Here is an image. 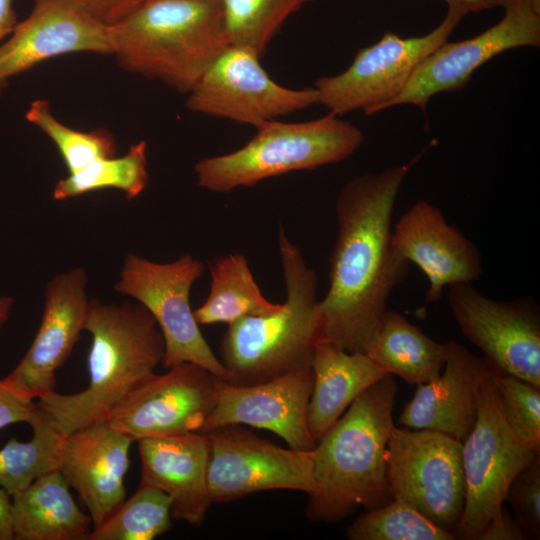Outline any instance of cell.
Wrapping results in <instances>:
<instances>
[{"label": "cell", "instance_id": "39", "mask_svg": "<svg viewBox=\"0 0 540 540\" xmlns=\"http://www.w3.org/2000/svg\"><path fill=\"white\" fill-rule=\"evenodd\" d=\"M14 1L0 0V43L12 33L18 23Z\"/></svg>", "mask_w": 540, "mask_h": 540}, {"label": "cell", "instance_id": "23", "mask_svg": "<svg viewBox=\"0 0 540 540\" xmlns=\"http://www.w3.org/2000/svg\"><path fill=\"white\" fill-rule=\"evenodd\" d=\"M311 367L307 420L315 444L360 394L389 374L365 353L349 352L324 340L314 348Z\"/></svg>", "mask_w": 540, "mask_h": 540}, {"label": "cell", "instance_id": "22", "mask_svg": "<svg viewBox=\"0 0 540 540\" xmlns=\"http://www.w3.org/2000/svg\"><path fill=\"white\" fill-rule=\"evenodd\" d=\"M140 483L154 486L171 499V517L199 526L212 504L208 490L209 439L189 432L138 440Z\"/></svg>", "mask_w": 540, "mask_h": 540}, {"label": "cell", "instance_id": "33", "mask_svg": "<svg viewBox=\"0 0 540 540\" xmlns=\"http://www.w3.org/2000/svg\"><path fill=\"white\" fill-rule=\"evenodd\" d=\"M495 380L507 425L519 440L540 455V388L497 368Z\"/></svg>", "mask_w": 540, "mask_h": 540}, {"label": "cell", "instance_id": "19", "mask_svg": "<svg viewBox=\"0 0 540 540\" xmlns=\"http://www.w3.org/2000/svg\"><path fill=\"white\" fill-rule=\"evenodd\" d=\"M392 238L402 257L427 277V304L439 301L446 287L472 283L483 273L476 245L427 200L415 202L401 215L393 224Z\"/></svg>", "mask_w": 540, "mask_h": 540}, {"label": "cell", "instance_id": "7", "mask_svg": "<svg viewBox=\"0 0 540 540\" xmlns=\"http://www.w3.org/2000/svg\"><path fill=\"white\" fill-rule=\"evenodd\" d=\"M445 1V17L429 33L402 37L386 32L377 42L358 50L343 72L318 78L313 86L318 104L338 116L353 111L373 115L385 110L404 88L418 64L447 41L470 12L462 2Z\"/></svg>", "mask_w": 540, "mask_h": 540}, {"label": "cell", "instance_id": "31", "mask_svg": "<svg viewBox=\"0 0 540 540\" xmlns=\"http://www.w3.org/2000/svg\"><path fill=\"white\" fill-rule=\"evenodd\" d=\"M25 118L55 144L69 173L117 153L115 138L108 130L98 128L85 132L70 128L53 115L46 100H34Z\"/></svg>", "mask_w": 540, "mask_h": 540}, {"label": "cell", "instance_id": "5", "mask_svg": "<svg viewBox=\"0 0 540 540\" xmlns=\"http://www.w3.org/2000/svg\"><path fill=\"white\" fill-rule=\"evenodd\" d=\"M278 250L286 299L272 314L246 316L229 324L218 357L229 374V383H261L311 364L321 340L316 273L282 227Z\"/></svg>", "mask_w": 540, "mask_h": 540}, {"label": "cell", "instance_id": "37", "mask_svg": "<svg viewBox=\"0 0 540 540\" xmlns=\"http://www.w3.org/2000/svg\"><path fill=\"white\" fill-rule=\"evenodd\" d=\"M477 540H526L524 532L514 516L503 506L492 518Z\"/></svg>", "mask_w": 540, "mask_h": 540}, {"label": "cell", "instance_id": "16", "mask_svg": "<svg viewBox=\"0 0 540 540\" xmlns=\"http://www.w3.org/2000/svg\"><path fill=\"white\" fill-rule=\"evenodd\" d=\"M312 387L311 364L250 385L219 379L215 406L200 433L225 425H248L276 434L290 448L312 450L316 444L307 420Z\"/></svg>", "mask_w": 540, "mask_h": 540}, {"label": "cell", "instance_id": "29", "mask_svg": "<svg viewBox=\"0 0 540 540\" xmlns=\"http://www.w3.org/2000/svg\"><path fill=\"white\" fill-rule=\"evenodd\" d=\"M171 499L162 490L140 483L100 525L93 527L88 540H152L172 525Z\"/></svg>", "mask_w": 540, "mask_h": 540}, {"label": "cell", "instance_id": "12", "mask_svg": "<svg viewBox=\"0 0 540 540\" xmlns=\"http://www.w3.org/2000/svg\"><path fill=\"white\" fill-rule=\"evenodd\" d=\"M205 434L209 439L207 482L212 503L265 490L313 491V449L283 448L237 424Z\"/></svg>", "mask_w": 540, "mask_h": 540}, {"label": "cell", "instance_id": "4", "mask_svg": "<svg viewBox=\"0 0 540 540\" xmlns=\"http://www.w3.org/2000/svg\"><path fill=\"white\" fill-rule=\"evenodd\" d=\"M108 28L124 70L186 94L230 44L218 0H145Z\"/></svg>", "mask_w": 540, "mask_h": 540}, {"label": "cell", "instance_id": "41", "mask_svg": "<svg viewBox=\"0 0 540 540\" xmlns=\"http://www.w3.org/2000/svg\"><path fill=\"white\" fill-rule=\"evenodd\" d=\"M13 303L14 301L12 297H9V296L0 297V329L8 320Z\"/></svg>", "mask_w": 540, "mask_h": 540}, {"label": "cell", "instance_id": "2", "mask_svg": "<svg viewBox=\"0 0 540 540\" xmlns=\"http://www.w3.org/2000/svg\"><path fill=\"white\" fill-rule=\"evenodd\" d=\"M397 390L394 375L387 374L360 394L316 443L314 489L305 511L310 521L338 522L360 507L368 511L393 499L385 452L395 427Z\"/></svg>", "mask_w": 540, "mask_h": 540}, {"label": "cell", "instance_id": "20", "mask_svg": "<svg viewBox=\"0 0 540 540\" xmlns=\"http://www.w3.org/2000/svg\"><path fill=\"white\" fill-rule=\"evenodd\" d=\"M132 440L107 421L67 434L59 471L87 507L93 527L125 500Z\"/></svg>", "mask_w": 540, "mask_h": 540}, {"label": "cell", "instance_id": "6", "mask_svg": "<svg viewBox=\"0 0 540 540\" xmlns=\"http://www.w3.org/2000/svg\"><path fill=\"white\" fill-rule=\"evenodd\" d=\"M363 142L357 126L331 112L304 122L276 119L257 127L256 134L237 150L200 159L194 171L201 188L228 193L268 178L341 162Z\"/></svg>", "mask_w": 540, "mask_h": 540}, {"label": "cell", "instance_id": "18", "mask_svg": "<svg viewBox=\"0 0 540 540\" xmlns=\"http://www.w3.org/2000/svg\"><path fill=\"white\" fill-rule=\"evenodd\" d=\"M112 55L108 25L72 0H34L30 14L0 43V93L11 78L72 53Z\"/></svg>", "mask_w": 540, "mask_h": 540}, {"label": "cell", "instance_id": "3", "mask_svg": "<svg viewBox=\"0 0 540 540\" xmlns=\"http://www.w3.org/2000/svg\"><path fill=\"white\" fill-rule=\"evenodd\" d=\"M84 330L92 338L88 386L77 393L55 391L36 407L65 435L106 421L112 410L155 372L164 340L150 312L138 302L89 300Z\"/></svg>", "mask_w": 540, "mask_h": 540}, {"label": "cell", "instance_id": "30", "mask_svg": "<svg viewBox=\"0 0 540 540\" xmlns=\"http://www.w3.org/2000/svg\"><path fill=\"white\" fill-rule=\"evenodd\" d=\"M218 1L229 43L262 56L286 20L314 0Z\"/></svg>", "mask_w": 540, "mask_h": 540}, {"label": "cell", "instance_id": "9", "mask_svg": "<svg viewBox=\"0 0 540 540\" xmlns=\"http://www.w3.org/2000/svg\"><path fill=\"white\" fill-rule=\"evenodd\" d=\"M204 268L190 254L159 263L129 253L114 289L143 305L155 319L164 340V367L194 363L228 381L229 374L204 338L190 305L191 288Z\"/></svg>", "mask_w": 540, "mask_h": 540}, {"label": "cell", "instance_id": "34", "mask_svg": "<svg viewBox=\"0 0 540 540\" xmlns=\"http://www.w3.org/2000/svg\"><path fill=\"white\" fill-rule=\"evenodd\" d=\"M504 502L513 509L526 539L540 538V456L520 471L510 483Z\"/></svg>", "mask_w": 540, "mask_h": 540}, {"label": "cell", "instance_id": "8", "mask_svg": "<svg viewBox=\"0 0 540 540\" xmlns=\"http://www.w3.org/2000/svg\"><path fill=\"white\" fill-rule=\"evenodd\" d=\"M495 374L496 367L490 363L479 388L475 424L462 442L466 495L456 539L477 540L501 512L512 480L540 456L507 425Z\"/></svg>", "mask_w": 540, "mask_h": 540}, {"label": "cell", "instance_id": "28", "mask_svg": "<svg viewBox=\"0 0 540 540\" xmlns=\"http://www.w3.org/2000/svg\"><path fill=\"white\" fill-rule=\"evenodd\" d=\"M28 442L10 439L0 449V487L10 496L39 476L59 469L67 435L56 428L36 407Z\"/></svg>", "mask_w": 540, "mask_h": 540}, {"label": "cell", "instance_id": "27", "mask_svg": "<svg viewBox=\"0 0 540 540\" xmlns=\"http://www.w3.org/2000/svg\"><path fill=\"white\" fill-rule=\"evenodd\" d=\"M149 182L147 143L131 145L122 156L94 160L82 169L57 181L52 191L54 200L62 201L90 192L116 189L133 200L146 189Z\"/></svg>", "mask_w": 540, "mask_h": 540}, {"label": "cell", "instance_id": "24", "mask_svg": "<svg viewBox=\"0 0 540 540\" xmlns=\"http://www.w3.org/2000/svg\"><path fill=\"white\" fill-rule=\"evenodd\" d=\"M57 469L11 496L14 540H88L93 524Z\"/></svg>", "mask_w": 540, "mask_h": 540}, {"label": "cell", "instance_id": "26", "mask_svg": "<svg viewBox=\"0 0 540 540\" xmlns=\"http://www.w3.org/2000/svg\"><path fill=\"white\" fill-rule=\"evenodd\" d=\"M209 272V295L193 311L199 325H229L246 316L272 314L281 306L263 296L243 254L231 253L216 257L209 263Z\"/></svg>", "mask_w": 540, "mask_h": 540}, {"label": "cell", "instance_id": "17", "mask_svg": "<svg viewBox=\"0 0 540 540\" xmlns=\"http://www.w3.org/2000/svg\"><path fill=\"white\" fill-rule=\"evenodd\" d=\"M85 269L75 268L52 278L45 287L42 319L19 364L2 382L27 400L55 391V373L70 356L84 331L89 299Z\"/></svg>", "mask_w": 540, "mask_h": 540}, {"label": "cell", "instance_id": "13", "mask_svg": "<svg viewBox=\"0 0 540 540\" xmlns=\"http://www.w3.org/2000/svg\"><path fill=\"white\" fill-rule=\"evenodd\" d=\"M451 313L462 334L494 367L540 388V309L530 296L491 299L472 286H448Z\"/></svg>", "mask_w": 540, "mask_h": 540}, {"label": "cell", "instance_id": "40", "mask_svg": "<svg viewBox=\"0 0 540 540\" xmlns=\"http://www.w3.org/2000/svg\"><path fill=\"white\" fill-rule=\"evenodd\" d=\"M464 3L470 12H478L495 7H504L510 0H457Z\"/></svg>", "mask_w": 540, "mask_h": 540}, {"label": "cell", "instance_id": "42", "mask_svg": "<svg viewBox=\"0 0 540 540\" xmlns=\"http://www.w3.org/2000/svg\"><path fill=\"white\" fill-rule=\"evenodd\" d=\"M533 1H534V3H535L536 5L540 6V0H533Z\"/></svg>", "mask_w": 540, "mask_h": 540}, {"label": "cell", "instance_id": "25", "mask_svg": "<svg viewBox=\"0 0 540 540\" xmlns=\"http://www.w3.org/2000/svg\"><path fill=\"white\" fill-rule=\"evenodd\" d=\"M387 373L410 385L427 383L441 374L447 347L426 335L402 314L386 310L364 352Z\"/></svg>", "mask_w": 540, "mask_h": 540}, {"label": "cell", "instance_id": "35", "mask_svg": "<svg viewBox=\"0 0 540 540\" xmlns=\"http://www.w3.org/2000/svg\"><path fill=\"white\" fill-rule=\"evenodd\" d=\"M36 403L16 394L0 380V429L11 424L32 423Z\"/></svg>", "mask_w": 540, "mask_h": 540}, {"label": "cell", "instance_id": "36", "mask_svg": "<svg viewBox=\"0 0 540 540\" xmlns=\"http://www.w3.org/2000/svg\"><path fill=\"white\" fill-rule=\"evenodd\" d=\"M97 20L111 25L134 9L145 0H72Z\"/></svg>", "mask_w": 540, "mask_h": 540}, {"label": "cell", "instance_id": "38", "mask_svg": "<svg viewBox=\"0 0 540 540\" xmlns=\"http://www.w3.org/2000/svg\"><path fill=\"white\" fill-rule=\"evenodd\" d=\"M0 540H14L12 501L9 493L0 487Z\"/></svg>", "mask_w": 540, "mask_h": 540}, {"label": "cell", "instance_id": "1", "mask_svg": "<svg viewBox=\"0 0 540 540\" xmlns=\"http://www.w3.org/2000/svg\"><path fill=\"white\" fill-rule=\"evenodd\" d=\"M411 161L349 180L335 202L337 239L329 288L320 300L321 340L349 352L366 345L410 263L393 243L392 216Z\"/></svg>", "mask_w": 540, "mask_h": 540}, {"label": "cell", "instance_id": "32", "mask_svg": "<svg viewBox=\"0 0 540 540\" xmlns=\"http://www.w3.org/2000/svg\"><path fill=\"white\" fill-rule=\"evenodd\" d=\"M350 540H455L409 504L392 499L365 511L347 528Z\"/></svg>", "mask_w": 540, "mask_h": 540}, {"label": "cell", "instance_id": "15", "mask_svg": "<svg viewBox=\"0 0 540 540\" xmlns=\"http://www.w3.org/2000/svg\"><path fill=\"white\" fill-rule=\"evenodd\" d=\"M168 369L144 380L112 410L107 423L133 442L200 432L215 406L219 379L194 363Z\"/></svg>", "mask_w": 540, "mask_h": 540}, {"label": "cell", "instance_id": "10", "mask_svg": "<svg viewBox=\"0 0 540 540\" xmlns=\"http://www.w3.org/2000/svg\"><path fill=\"white\" fill-rule=\"evenodd\" d=\"M385 461L393 499L455 536L466 495L462 442L430 429L395 426Z\"/></svg>", "mask_w": 540, "mask_h": 540}, {"label": "cell", "instance_id": "21", "mask_svg": "<svg viewBox=\"0 0 540 540\" xmlns=\"http://www.w3.org/2000/svg\"><path fill=\"white\" fill-rule=\"evenodd\" d=\"M446 347L443 373L416 385L398 424L438 431L463 442L475 424L479 388L490 363L457 342H446Z\"/></svg>", "mask_w": 540, "mask_h": 540}, {"label": "cell", "instance_id": "14", "mask_svg": "<svg viewBox=\"0 0 540 540\" xmlns=\"http://www.w3.org/2000/svg\"><path fill=\"white\" fill-rule=\"evenodd\" d=\"M503 8L501 20L477 36L445 41L434 49L385 109L410 104L425 110L431 97L464 88L473 72L493 57L518 47H538L540 6L533 0H510Z\"/></svg>", "mask_w": 540, "mask_h": 540}, {"label": "cell", "instance_id": "11", "mask_svg": "<svg viewBox=\"0 0 540 540\" xmlns=\"http://www.w3.org/2000/svg\"><path fill=\"white\" fill-rule=\"evenodd\" d=\"M253 49L229 44L187 93L188 110L255 128L318 104L314 87L277 83Z\"/></svg>", "mask_w": 540, "mask_h": 540}]
</instances>
